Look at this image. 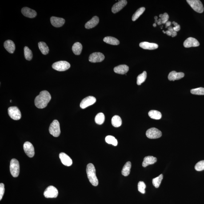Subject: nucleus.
Segmentation results:
<instances>
[{
    "label": "nucleus",
    "instance_id": "f257e3e1",
    "mask_svg": "<svg viewBox=\"0 0 204 204\" xmlns=\"http://www.w3.org/2000/svg\"><path fill=\"white\" fill-rule=\"evenodd\" d=\"M51 99V96L47 91H42L39 95L37 96L34 100V104L39 109H43L46 107Z\"/></svg>",
    "mask_w": 204,
    "mask_h": 204
},
{
    "label": "nucleus",
    "instance_id": "f03ea898",
    "mask_svg": "<svg viewBox=\"0 0 204 204\" xmlns=\"http://www.w3.org/2000/svg\"><path fill=\"white\" fill-rule=\"evenodd\" d=\"M86 172L88 178L92 185L97 186L98 184V180L96 174V169L93 164L89 163L87 165Z\"/></svg>",
    "mask_w": 204,
    "mask_h": 204
},
{
    "label": "nucleus",
    "instance_id": "7ed1b4c3",
    "mask_svg": "<svg viewBox=\"0 0 204 204\" xmlns=\"http://www.w3.org/2000/svg\"><path fill=\"white\" fill-rule=\"evenodd\" d=\"M188 3L197 12L202 13L204 11L203 5L199 0H187Z\"/></svg>",
    "mask_w": 204,
    "mask_h": 204
},
{
    "label": "nucleus",
    "instance_id": "20e7f679",
    "mask_svg": "<svg viewBox=\"0 0 204 204\" xmlns=\"http://www.w3.org/2000/svg\"><path fill=\"white\" fill-rule=\"evenodd\" d=\"M20 166L19 162L16 159H12L10 164V171L11 175L14 177L18 176L19 174Z\"/></svg>",
    "mask_w": 204,
    "mask_h": 204
},
{
    "label": "nucleus",
    "instance_id": "39448f33",
    "mask_svg": "<svg viewBox=\"0 0 204 204\" xmlns=\"http://www.w3.org/2000/svg\"><path fill=\"white\" fill-rule=\"evenodd\" d=\"M49 132L54 137H58L61 133L59 122L57 120H54L49 127Z\"/></svg>",
    "mask_w": 204,
    "mask_h": 204
},
{
    "label": "nucleus",
    "instance_id": "423d86ee",
    "mask_svg": "<svg viewBox=\"0 0 204 204\" xmlns=\"http://www.w3.org/2000/svg\"><path fill=\"white\" fill-rule=\"evenodd\" d=\"M52 68L58 71H65L70 67V63L66 61H59L53 64Z\"/></svg>",
    "mask_w": 204,
    "mask_h": 204
},
{
    "label": "nucleus",
    "instance_id": "0eeeda50",
    "mask_svg": "<svg viewBox=\"0 0 204 204\" xmlns=\"http://www.w3.org/2000/svg\"><path fill=\"white\" fill-rule=\"evenodd\" d=\"M8 113L11 118L14 120L20 119L21 114L19 109L17 107H11L8 109Z\"/></svg>",
    "mask_w": 204,
    "mask_h": 204
},
{
    "label": "nucleus",
    "instance_id": "6e6552de",
    "mask_svg": "<svg viewBox=\"0 0 204 204\" xmlns=\"http://www.w3.org/2000/svg\"><path fill=\"white\" fill-rule=\"evenodd\" d=\"M58 189L52 186L48 187L44 193V196L47 198H56L58 196Z\"/></svg>",
    "mask_w": 204,
    "mask_h": 204
},
{
    "label": "nucleus",
    "instance_id": "1a4fd4ad",
    "mask_svg": "<svg viewBox=\"0 0 204 204\" xmlns=\"http://www.w3.org/2000/svg\"><path fill=\"white\" fill-rule=\"evenodd\" d=\"M146 135L149 138L157 139L161 137L162 133L158 129L153 127L147 130L146 132Z\"/></svg>",
    "mask_w": 204,
    "mask_h": 204
},
{
    "label": "nucleus",
    "instance_id": "9d476101",
    "mask_svg": "<svg viewBox=\"0 0 204 204\" xmlns=\"http://www.w3.org/2000/svg\"><path fill=\"white\" fill-rule=\"evenodd\" d=\"M96 102V99L93 96H89L82 100L80 105L81 108L84 109L86 108L91 105L95 103Z\"/></svg>",
    "mask_w": 204,
    "mask_h": 204
},
{
    "label": "nucleus",
    "instance_id": "9b49d317",
    "mask_svg": "<svg viewBox=\"0 0 204 204\" xmlns=\"http://www.w3.org/2000/svg\"><path fill=\"white\" fill-rule=\"evenodd\" d=\"M105 57L102 53L95 52L91 54L89 57V61L91 62L96 63L102 62L105 59Z\"/></svg>",
    "mask_w": 204,
    "mask_h": 204
},
{
    "label": "nucleus",
    "instance_id": "f8f14e48",
    "mask_svg": "<svg viewBox=\"0 0 204 204\" xmlns=\"http://www.w3.org/2000/svg\"><path fill=\"white\" fill-rule=\"evenodd\" d=\"M24 149L25 154L28 157L32 158L34 155V147L32 144L29 141L25 142L24 145Z\"/></svg>",
    "mask_w": 204,
    "mask_h": 204
},
{
    "label": "nucleus",
    "instance_id": "ddd939ff",
    "mask_svg": "<svg viewBox=\"0 0 204 204\" xmlns=\"http://www.w3.org/2000/svg\"><path fill=\"white\" fill-rule=\"evenodd\" d=\"M183 45L185 48L197 47L199 46L200 43L196 39L189 37L184 42Z\"/></svg>",
    "mask_w": 204,
    "mask_h": 204
},
{
    "label": "nucleus",
    "instance_id": "4468645a",
    "mask_svg": "<svg viewBox=\"0 0 204 204\" xmlns=\"http://www.w3.org/2000/svg\"><path fill=\"white\" fill-rule=\"evenodd\" d=\"M127 4V1L126 0H121L113 5L112 9V11L113 13H116L122 10L126 6Z\"/></svg>",
    "mask_w": 204,
    "mask_h": 204
},
{
    "label": "nucleus",
    "instance_id": "2eb2a0df",
    "mask_svg": "<svg viewBox=\"0 0 204 204\" xmlns=\"http://www.w3.org/2000/svg\"><path fill=\"white\" fill-rule=\"evenodd\" d=\"M21 12L23 15L27 18H34L37 15V12L35 10L27 7L23 8L21 10Z\"/></svg>",
    "mask_w": 204,
    "mask_h": 204
},
{
    "label": "nucleus",
    "instance_id": "dca6fc26",
    "mask_svg": "<svg viewBox=\"0 0 204 204\" xmlns=\"http://www.w3.org/2000/svg\"><path fill=\"white\" fill-rule=\"evenodd\" d=\"M50 22L52 25L56 27H60L63 26L65 22V20L62 18L53 16L50 18Z\"/></svg>",
    "mask_w": 204,
    "mask_h": 204
},
{
    "label": "nucleus",
    "instance_id": "f3484780",
    "mask_svg": "<svg viewBox=\"0 0 204 204\" xmlns=\"http://www.w3.org/2000/svg\"><path fill=\"white\" fill-rule=\"evenodd\" d=\"M59 157L62 163L65 166H70L72 164L71 158L66 154L62 152L59 154Z\"/></svg>",
    "mask_w": 204,
    "mask_h": 204
},
{
    "label": "nucleus",
    "instance_id": "a211bd4d",
    "mask_svg": "<svg viewBox=\"0 0 204 204\" xmlns=\"http://www.w3.org/2000/svg\"><path fill=\"white\" fill-rule=\"evenodd\" d=\"M185 74L183 72H176L173 71L169 73L168 78L169 81H174L177 80H179L183 78Z\"/></svg>",
    "mask_w": 204,
    "mask_h": 204
},
{
    "label": "nucleus",
    "instance_id": "6ab92c4d",
    "mask_svg": "<svg viewBox=\"0 0 204 204\" xmlns=\"http://www.w3.org/2000/svg\"><path fill=\"white\" fill-rule=\"evenodd\" d=\"M140 47L146 50H152L158 48V45L156 44L149 43L148 42H143L140 44Z\"/></svg>",
    "mask_w": 204,
    "mask_h": 204
},
{
    "label": "nucleus",
    "instance_id": "aec40b11",
    "mask_svg": "<svg viewBox=\"0 0 204 204\" xmlns=\"http://www.w3.org/2000/svg\"><path fill=\"white\" fill-rule=\"evenodd\" d=\"M99 22V19L97 16H94L90 21L86 24L85 27L87 29H91L95 27L96 25H98Z\"/></svg>",
    "mask_w": 204,
    "mask_h": 204
},
{
    "label": "nucleus",
    "instance_id": "412c9836",
    "mask_svg": "<svg viewBox=\"0 0 204 204\" xmlns=\"http://www.w3.org/2000/svg\"><path fill=\"white\" fill-rule=\"evenodd\" d=\"M4 47L9 53H13L15 50V45L14 42L10 40L5 41L4 43Z\"/></svg>",
    "mask_w": 204,
    "mask_h": 204
},
{
    "label": "nucleus",
    "instance_id": "4be33fe9",
    "mask_svg": "<svg viewBox=\"0 0 204 204\" xmlns=\"http://www.w3.org/2000/svg\"><path fill=\"white\" fill-rule=\"evenodd\" d=\"M129 70V67L126 65H119L114 68L115 72L121 74H126Z\"/></svg>",
    "mask_w": 204,
    "mask_h": 204
},
{
    "label": "nucleus",
    "instance_id": "5701e85b",
    "mask_svg": "<svg viewBox=\"0 0 204 204\" xmlns=\"http://www.w3.org/2000/svg\"><path fill=\"white\" fill-rule=\"evenodd\" d=\"M157 161L156 158L153 156H149L144 158L142 166L143 167H146L149 165H153Z\"/></svg>",
    "mask_w": 204,
    "mask_h": 204
},
{
    "label": "nucleus",
    "instance_id": "b1692460",
    "mask_svg": "<svg viewBox=\"0 0 204 204\" xmlns=\"http://www.w3.org/2000/svg\"><path fill=\"white\" fill-rule=\"evenodd\" d=\"M82 49V46L80 43L77 42L73 45L72 50L73 53L76 55H79L81 54Z\"/></svg>",
    "mask_w": 204,
    "mask_h": 204
},
{
    "label": "nucleus",
    "instance_id": "393cba45",
    "mask_svg": "<svg viewBox=\"0 0 204 204\" xmlns=\"http://www.w3.org/2000/svg\"><path fill=\"white\" fill-rule=\"evenodd\" d=\"M131 167V163L130 161H128L122 168L121 173L124 176H127L130 174V169Z\"/></svg>",
    "mask_w": 204,
    "mask_h": 204
},
{
    "label": "nucleus",
    "instance_id": "a878e982",
    "mask_svg": "<svg viewBox=\"0 0 204 204\" xmlns=\"http://www.w3.org/2000/svg\"><path fill=\"white\" fill-rule=\"evenodd\" d=\"M103 41L106 43L113 45H118L120 44V41L117 38L111 37H105Z\"/></svg>",
    "mask_w": 204,
    "mask_h": 204
},
{
    "label": "nucleus",
    "instance_id": "bb28decb",
    "mask_svg": "<svg viewBox=\"0 0 204 204\" xmlns=\"http://www.w3.org/2000/svg\"><path fill=\"white\" fill-rule=\"evenodd\" d=\"M148 115L150 118L156 120L160 119L162 117L160 112L155 110H150L149 112Z\"/></svg>",
    "mask_w": 204,
    "mask_h": 204
},
{
    "label": "nucleus",
    "instance_id": "cd10ccee",
    "mask_svg": "<svg viewBox=\"0 0 204 204\" xmlns=\"http://www.w3.org/2000/svg\"><path fill=\"white\" fill-rule=\"evenodd\" d=\"M111 122L112 125L115 127H119L122 123L121 118L118 115L113 116Z\"/></svg>",
    "mask_w": 204,
    "mask_h": 204
},
{
    "label": "nucleus",
    "instance_id": "c85d7f7f",
    "mask_svg": "<svg viewBox=\"0 0 204 204\" xmlns=\"http://www.w3.org/2000/svg\"><path fill=\"white\" fill-rule=\"evenodd\" d=\"M38 46L39 50H40L42 54H44V55H46L48 54L49 51V49L45 42H39Z\"/></svg>",
    "mask_w": 204,
    "mask_h": 204
},
{
    "label": "nucleus",
    "instance_id": "c756f323",
    "mask_svg": "<svg viewBox=\"0 0 204 204\" xmlns=\"http://www.w3.org/2000/svg\"><path fill=\"white\" fill-rule=\"evenodd\" d=\"M105 116L102 113L97 114L95 118V122L98 125H102L105 121Z\"/></svg>",
    "mask_w": 204,
    "mask_h": 204
},
{
    "label": "nucleus",
    "instance_id": "7c9ffc66",
    "mask_svg": "<svg viewBox=\"0 0 204 204\" xmlns=\"http://www.w3.org/2000/svg\"><path fill=\"white\" fill-rule=\"evenodd\" d=\"M107 143L109 144H111L114 146H117L118 145V141L115 138V137L109 135L107 136L105 138Z\"/></svg>",
    "mask_w": 204,
    "mask_h": 204
},
{
    "label": "nucleus",
    "instance_id": "2f4dec72",
    "mask_svg": "<svg viewBox=\"0 0 204 204\" xmlns=\"http://www.w3.org/2000/svg\"><path fill=\"white\" fill-rule=\"evenodd\" d=\"M145 10V7H141L138 10L134 13V15L132 17V20L133 21L137 20L139 18L140 16L142 15Z\"/></svg>",
    "mask_w": 204,
    "mask_h": 204
},
{
    "label": "nucleus",
    "instance_id": "473e14b6",
    "mask_svg": "<svg viewBox=\"0 0 204 204\" xmlns=\"http://www.w3.org/2000/svg\"><path fill=\"white\" fill-rule=\"evenodd\" d=\"M24 53L25 58L27 60L30 61L33 58V54L31 50L27 47H25L24 48Z\"/></svg>",
    "mask_w": 204,
    "mask_h": 204
},
{
    "label": "nucleus",
    "instance_id": "72a5a7b5",
    "mask_svg": "<svg viewBox=\"0 0 204 204\" xmlns=\"http://www.w3.org/2000/svg\"><path fill=\"white\" fill-rule=\"evenodd\" d=\"M147 78V73L144 71L143 73L140 74L137 78V84L140 85L146 80Z\"/></svg>",
    "mask_w": 204,
    "mask_h": 204
},
{
    "label": "nucleus",
    "instance_id": "f704fd0d",
    "mask_svg": "<svg viewBox=\"0 0 204 204\" xmlns=\"http://www.w3.org/2000/svg\"><path fill=\"white\" fill-rule=\"evenodd\" d=\"M163 175L161 174L158 177H156L152 180L153 185L156 188H158L160 186L161 181L163 179Z\"/></svg>",
    "mask_w": 204,
    "mask_h": 204
},
{
    "label": "nucleus",
    "instance_id": "c9c22d12",
    "mask_svg": "<svg viewBox=\"0 0 204 204\" xmlns=\"http://www.w3.org/2000/svg\"><path fill=\"white\" fill-rule=\"evenodd\" d=\"M192 94L196 95H204V88L199 87L198 88L193 89L190 90Z\"/></svg>",
    "mask_w": 204,
    "mask_h": 204
},
{
    "label": "nucleus",
    "instance_id": "e433bc0d",
    "mask_svg": "<svg viewBox=\"0 0 204 204\" xmlns=\"http://www.w3.org/2000/svg\"><path fill=\"white\" fill-rule=\"evenodd\" d=\"M146 186L145 183L142 181H140L139 182L138 185V191L140 192L142 194H145V188Z\"/></svg>",
    "mask_w": 204,
    "mask_h": 204
},
{
    "label": "nucleus",
    "instance_id": "4c0bfd02",
    "mask_svg": "<svg viewBox=\"0 0 204 204\" xmlns=\"http://www.w3.org/2000/svg\"><path fill=\"white\" fill-rule=\"evenodd\" d=\"M195 169L197 171H202L204 170V160L199 161L196 164L195 166Z\"/></svg>",
    "mask_w": 204,
    "mask_h": 204
},
{
    "label": "nucleus",
    "instance_id": "58836bf2",
    "mask_svg": "<svg viewBox=\"0 0 204 204\" xmlns=\"http://www.w3.org/2000/svg\"><path fill=\"white\" fill-rule=\"evenodd\" d=\"M5 192L4 185L3 183L0 184V200L2 199Z\"/></svg>",
    "mask_w": 204,
    "mask_h": 204
},
{
    "label": "nucleus",
    "instance_id": "ea45409f",
    "mask_svg": "<svg viewBox=\"0 0 204 204\" xmlns=\"http://www.w3.org/2000/svg\"><path fill=\"white\" fill-rule=\"evenodd\" d=\"M169 18V16L167 13H165L163 14V16L161 18L162 19V24H166L168 21Z\"/></svg>",
    "mask_w": 204,
    "mask_h": 204
},
{
    "label": "nucleus",
    "instance_id": "a19ab883",
    "mask_svg": "<svg viewBox=\"0 0 204 204\" xmlns=\"http://www.w3.org/2000/svg\"><path fill=\"white\" fill-rule=\"evenodd\" d=\"M173 29H174V31L176 32L180 30V26L179 25H178L177 26H174V27H173Z\"/></svg>",
    "mask_w": 204,
    "mask_h": 204
},
{
    "label": "nucleus",
    "instance_id": "79ce46f5",
    "mask_svg": "<svg viewBox=\"0 0 204 204\" xmlns=\"http://www.w3.org/2000/svg\"><path fill=\"white\" fill-rule=\"evenodd\" d=\"M171 22L170 21H167L166 23V27L167 28L168 26H170L171 25Z\"/></svg>",
    "mask_w": 204,
    "mask_h": 204
},
{
    "label": "nucleus",
    "instance_id": "37998d69",
    "mask_svg": "<svg viewBox=\"0 0 204 204\" xmlns=\"http://www.w3.org/2000/svg\"><path fill=\"white\" fill-rule=\"evenodd\" d=\"M168 30L169 31L171 32V33L174 31L173 28L170 26H169V27L168 28Z\"/></svg>",
    "mask_w": 204,
    "mask_h": 204
},
{
    "label": "nucleus",
    "instance_id": "c03bdc74",
    "mask_svg": "<svg viewBox=\"0 0 204 204\" xmlns=\"http://www.w3.org/2000/svg\"><path fill=\"white\" fill-rule=\"evenodd\" d=\"M177 35V32H176L175 31H173V32L172 33V37H176Z\"/></svg>",
    "mask_w": 204,
    "mask_h": 204
},
{
    "label": "nucleus",
    "instance_id": "a18cd8bd",
    "mask_svg": "<svg viewBox=\"0 0 204 204\" xmlns=\"http://www.w3.org/2000/svg\"><path fill=\"white\" fill-rule=\"evenodd\" d=\"M166 33L168 36H171L172 35V33L168 30L166 31Z\"/></svg>",
    "mask_w": 204,
    "mask_h": 204
},
{
    "label": "nucleus",
    "instance_id": "49530a36",
    "mask_svg": "<svg viewBox=\"0 0 204 204\" xmlns=\"http://www.w3.org/2000/svg\"><path fill=\"white\" fill-rule=\"evenodd\" d=\"M173 24L175 26H177V25H178V24H177V23L175 22H174V21L173 22Z\"/></svg>",
    "mask_w": 204,
    "mask_h": 204
},
{
    "label": "nucleus",
    "instance_id": "de8ad7c7",
    "mask_svg": "<svg viewBox=\"0 0 204 204\" xmlns=\"http://www.w3.org/2000/svg\"><path fill=\"white\" fill-rule=\"evenodd\" d=\"M156 26H157L156 24L154 23V24H153V26H154V27H156Z\"/></svg>",
    "mask_w": 204,
    "mask_h": 204
},
{
    "label": "nucleus",
    "instance_id": "09e8293b",
    "mask_svg": "<svg viewBox=\"0 0 204 204\" xmlns=\"http://www.w3.org/2000/svg\"><path fill=\"white\" fill-rule=\"evenodd\" d=\"M162 16H163V14H160L159 15V17L160 18H162Z\"/></svg>",
    "mask_w": 204,
    "mask_h": 204
},
{
    "label": "nucleus",
    "instance_id": "8fccbe9b",
    "mask_svg": "<svg viewBox=\"0 0 204 204\" xmlns=\"http://www.w3.org/2000/svg\"><path fill=\"white\" fill-rule=\"evenodd\" d=\"M158 21L159 22H162V19H161V18L160 19L158 20Z\"/></svg>",
    "mask_w": 204,
    "mask_h": 204
},
{
    "label": "nucleus",
    "instance_id": "3c124183",
    "mask_svg": "<svg viewBox=\"0 0 204 204\" xmlns=\"http://www.w3.org/2000/svg\"><path fill=\"white\" fill-rule=\"evenodd\" d=\"M161 24H162V23L159 22H158L157 23V24H158V25H160Z\"/></svg>",
    "mask_w": 204,
    "mask_h": 204
},
{
    "label": "nucleus",
    "instance_id": "603ef678",
    "mask_svg": "<svg viewBox=\"0 0 204 204\" xmlns=\"http://www.w3.org/2000/svg\"><path fill=\"white\" fill-rule=\"evenodd\" d=\"M154 19H155V20H157V19H158V17L156 16L154 17Z\"/></svg>",
    "mask_w": 204,
    "mask_h": 204
},
{
    "label": "nucleus",
    "instance_id": "864d4df0",
    "mask_svg": "<svg viewBox=\"0 0 204 204\" xmlns=\"http://www.w3.org/2000/svg\"><path fill=\"white\" fill-rule=\"evenodd\" d=\"M158 20H155V23L156 24L157 23H158Z\"/></svg>",
    "mask_w": 204,
    "mask_h": 204
},
{
    "label": "nucleus",
    "instance_id": "5fc2aeb1",
    "mask_svg": "<svg viewBox=\"0 0 204 204\" xmlns=\"http://www.w3.org/2000/svg\"><path fill=\"white\" fill-rule=\"evenodd\" d=\"M162 32H163L164 33H166V31H164V30L163 31H162Z\"/></svg>",
    "mask_w": 204,
    "mask_h": 204
},
{
    "label": "nucleus",
    "instance_id": "6e6d98bb",
    "mask_svg": "<svg viewBox=\"0 0 204 204\" xmlns=\"http://www.w3.org/2000/svg\"><path fill=\"white\" fill-rule=\"evenodd\" d=\"M10 101V102H11V100Z\"/></svg>",
    "mask_w": 204,
    "mask_h": 204
}]
</instances>
